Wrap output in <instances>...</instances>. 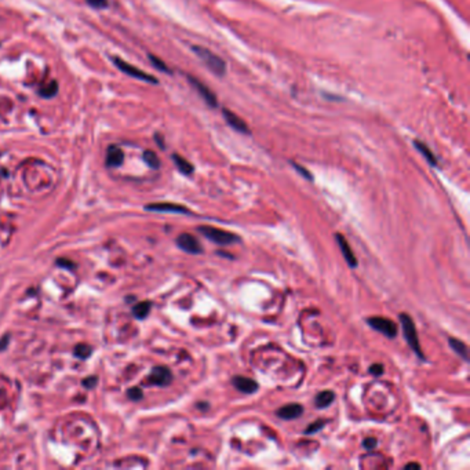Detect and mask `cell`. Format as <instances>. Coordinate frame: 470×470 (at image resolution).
<instances>
[{"mask_svg": "<svg viewBox=\"0 0 470 470\" xmlns=\"http://www.w3.org/2000/svg\"><path fill=\"white\" fill-rule=\"evenodd\" d=\"M197 231H199V233H201L205 239H208L210 241L218 244V246H231V244H236V243L240 241L239 236H236L232 232L219 229V228H214V226H199Z\"/></svg>", "mask_w": 470, "mask_h": 470, "instance_id": "cell-1", "label": "cell"}, {"mask_svg": "<svg viewBox=\"0 0 470 470\" xmlns=\"http://www.w3.org/2000/svg\"><path fill=\"white\" fill-rule=\"evenodd\" d=\"M192 50H193V52L196 54L200 60L204 62L213 73L218 75V76H223L225 75V72H226V64H225V61L221 57H218L217 54H214L213 51H210L208 49L201 47V46H193Z\"/></svg>", "mask_w": 470, "mask_h": 470, "instance_id": "cell-2", "label": "cell"}, {"mask_svg": "<svg viewBox=\"0 0 470 470\" xmlns=\"http://www.w3.org/2000/svg\"><path fill=\"white\" fill-rule=\"evenodd\" d=\"M399 319H400V324L403 327V334H404V338H405L407 343L410 345L411 349L417 353V356H418L419 359L425 360V356H423V353L420 351L418 333H417V328H415V324H414L412 319L407 313H400Z\"/></svg>", "mask_w": 470, "mask_h": 470, "instance_id": "cell-3", "label": "cell"}, {"mask_svg": "<svg viewBox=\"0 0 470 470\" xmlns=\"http://www.w3.org/2000/svg\"><path fill=\"white\" fill-rule=\"evenodd\" d=\"M113 64L116 65V68L121 70L123 73H126L128 76L134 77V79H139V80H144V82H148V83H153V84H157V79H154L152 75L146 73L144 70L138 69L137 67L134 65H130L128 62L126 61L120 60V58H113Z\"/></svg>", "mask_w": 470, "mask_h": 470, "instance_id": "cell-4", "label": "cell"}, {"mask_svg": "<svg viewBox=\"0 0 470 470\" xmlns=\"http://www.w3.org/2000/svg\"><path fill=\"white\" fill-rule=\"evenodd\" d=\"M367 323L371 325V328H374L378 333L384 334L387 338H394L397 335V325L386 317H371V319H367Z\"/></svg>", "mask_w": 470, "mask_h": 470, "instance_id": "cell-5", "label": "cell"}, {"mask_svg": "<svg viewBox=\"0 0 470 470\" xmlns=\"http://www.w3.org/2000/svg\"><path fill=\"white\" fill-rule=\"evenodd\" d=\"M177 246L188 254H201L203 252L201 243L189 233H182L177 237Z\"/></svg>", "mask_w": 470, "mask_h": 470, "instance_id": "cell-6", "label": "cell"}, {"mask_svg": "<svg viewBox=\"0 0 470 470\" xmlns=\"http://www.w3.org/2000/svg\"><path fill=\"white\" fill-rule=\"evenodd\" d=\"M188 80H189V83L195 87V90L199 93V95L204 100V102L207 103V105H210V106H213V108L217 106V97L213 94V91H211V90H210L204 83H201L199 79H196V77H193V76H188Z\"/></svg>", "mask_w": 470, "mask_h": 470, "instance_id": "cell-7", "label": "cell"}, {"mask_svg": "<svg viewBox=\"0 0 470 470\" xmlns=\"http://www.w3.org/2000/svg\"><path fill=\"white\" fill-rule=\"evenodd\" d=\"M172 381V374L167 367H156L149 375V384L156 386H167Z\"/></svg>", "mask_w": 470, "mask_h": 470, "instance_id": "cell-8", "label": "cell"}, {"mask_svg": "<svg viewBox=\"0 0 470 470\" xmlns=\"http://www.w3.org/2000/svg\"><path fill=\"white\" fill-rule=\"evenodd\" d=\"M232 384H233V386H235L239 392H241V393H244V394H251L258 390V384H256L254 379L247 378V376H243V375L233 376Z\"/></svg>", "mask_w": 470, "mask_h": 470, "instance_id": "cell-9", "label": "cell"}, {"mask_svg": "<svg viewBox=\"0 0 470 470\" xmlns=\"http://www.w3.org/2000/svg\"><path fill=\"white\" fill-rule=\"evenodd\" d=\"M148 211H157V213H175V214H189L186 207L181 204H174V203H154V204H148L145 207Z\"/></svg>", "mask_w": 470, "mask_h": 470, "instance_id": "cell-10", "label": "cell"}, {"mask_svg": "<svg viewBox=\"0 0 470 470\" xmlns=\"http://www.w3.org/2000/svg\"><path fill=\"white\" fill-rule=\"evenodd\" d=\"M335 239H336V243H338V246L341 248L342 255L345 258V261L348 262V265L351 266V268H356L357 266V259H356V256L353 254L349 243L346 241V239L342 236L341 233H336L335 235Z\"/></svg>", "mask_w": 470, "mask_h": 470, "instance_id": "cell-11", "label": "cell"}, {"mask_svg": "<svg viewBox=\"0 0 470 470\" xmlns=\"http://www.w3.org/2000/svg\"><path fill=\"white\" fill-rule=\"evenodd\" d=\"M303 412V407L301 404H297V403H291V404H287L284 405L282 408H279L276 415L279 418L285 419V420H291V419H297L302 415Z\"/></svg>", "mask_w": 470, "mask_h": 470, "instance_id": "cell-12", "label": "cell"}, {"mask_svg": "<svg viewBox=\"0 0 470 470\" xmlns=\"http://www.w3.org/2000/svg\"><path fill=\"white\" fill-rule=\"evenodd\" d=\"M222 113H223V118H225V120H226V123H228L232 128H235V130H236V131H239V133H244V134H248V133H250V130H248L247 124L244 123V120L241 119V118H239L237 115H235V113H233L232 111H229V109H223Z\"/></svg>", "mask_w": 470, "mask_h": 470, "instance_id": "cell-13", "label": "cell"}, {"mask_svg": "<svg viewBox=\"0 0 470 470\" xmlns=\"http://www.w3.org/2000/svg\"><path fill=\"white\" fill-rule=\"evenodd\" d=\"M124 160V153L119 146L111 145L106 151V166L108 167H119Z\"/></svg>", "mask_w": 470, "mask_h": 470, "instance_id": "cell-14", "label": "cell"}, {"mask_svg": "<svg viewBox=\"0 0 470 470\" xmlns=\"http://www.w3.org/2000/svg\"><path fill=\"white\" fill-rule=\"evenodd\" d=\"M335 400V394L331 390H323L320 393L317 394L316 399H315V405L317 408H327L331 403Z\"/></svg>", "mask_w": 470, "mask_h": 470, "instance_id": "cell-15", "label": "cell"}, {"mask_svg": "<svg viewBox=\"0 0 470 470\" xmlns=\"http://www.w3.org/2000/svg\"><path fill=\"white\" fill-rule=\"evenodd\" d=\"M448 343H450L451 349H453V351L455 352L459 357H462L465 361H468V360H469V356H468V346H466L463 342L459 341V339H456V338H448Z\"/></svg>", "mask_w": 470, "mask_h": 470, "instance_id": "cell-16", "label": "cell"}, {"mask_svg": "<svg viewBox=\"0 0 470 470\" xmlns=\"http://www.w3.org/2000/svg\"><path fill=\"white\" fill-rule=\"evenodd\" d=\"M172 160H174V163H175L177 168H178L182 174H185V175H190V174L193 172V170H195V168H193V166H192L186 159H184L182 156H180V154H177V153L172 154Z\"/></svg>", "mask_w": 470, "mask_h": 470, "instance_id": "cell-17", "label": "cell"}, {"mask_svg": "<svg viewBox=\"0 0 470 470\" xmlns=\"http://www.w3.org/2000/svg\"><path fill=\"white\" fill-rule=\"evenodd\" d=\"M414 146H415V148L418 149L420 153H422V156H423V157L426 159L427 162L430 163L432 166H435V167H436V166H437L436 156H435V154H433V152H432V151L429 149V146H427L426 144H423V142H420V141H418V139H417V141H414Z\"/></svg>", "mask_w": 470, "mask_h": 470, "instance_id": "cell-18", "label": "cell"}, {"mask_svg": "<svg viewBox=\"0 0 470 470\" xmlns=\"http://www.w3.org/2000/svg\"><path fill=\"white\" fill-rule=\"evenodd\" d=\"M57 93H58V83L55 80H51L49 84L42 85L39 90V94L42 95L43 98H52L57 95Z\"/></svg>", "mask_w": 470, "mask_h": 470, "instance_id": "cell-19", "label": "cell"}, {"mask_svg": "<svg viewBox=\"0 0 470 470\" xmlns=\"http://www.w3.org/2000/svg\"><path fill=\"white\" fill-rule=\"evenodd\" d=\"M149 312H151V302H139L133 308V315L139 320L145 319L149 315Z\"/></svg>", "mask_w": 470, "mask_h": 470, "instance_id": "cell-20", "label": "cell"}, {"mask_svg": "<svg viewBox=\"0 0 470 470\" xmlns=\"http://www.w3.org/2000/svg\"><path fill=\"white\" fill-rule=\"evenodd\" d=\"M144 160H145V163L151 167V168H153V170H157L159 167H160V159L157 157V154L154 153V152H152V151H145V153H144Z\"/></svg>", "mask_w": 470, "mask_h": 470, "instance_id": "cell-21", "label": "cell"}, {"mask_svg": "<svg viewBox=\"0 0 470 470\" xmlns=\"http://www.w3.org/2000/svg\"><path fill=\"white\" fill-rule=\"evenodd\" d=\"M91 354V348L85 343H80L75 348V356L79 359H87Z\"/></svg>", "mask_w": 470, "mask_h": 470, "instance_id": "cell-22", "label": "cell"}, {"mask_svg": "<svg viewBox=\"0 0 470 470\" xmlns=\"http://www.w3.org/2000/svg\"><path fill=\"white\" fill-rule=\"evenodd\" d=\"M324 425H325V420L319 419V420H316V422H313V423H310V425H309L308 429L305 430V435H312V433H315V432H319V430H321V429L324 427Z\"/></svg>", "mask_w": 470, "mask_h": 470, "instance_id": "cell-23", "label": "cell"}, {"mask_svg": "<svg viewBox=\"0 0 470 470\" xmlns=\"http://www.w3.org/2000/svg\"><path fill=\"white\" fill-rule=\"evenodd\" d=\"M149 60H151V62H152L157 69H160V70H163V72H170L168 68H167V65H166L163 61L159 60L157 57H154V55H149Z\"/></svg>", "mask_w": 470, "mask_h": 470, "instance_id": "cell-24", "label": "cell"}, {"mask_svg": "<svg viewBox=\"0 0 470 470\" xmlns=\"http://www.w3.org/2000/svg\"><path fill=\"white\" fill-rule=\"evenodd\" d=\"M291 164H292V167H294L295 170L298 171L299 174H301V175H302L303 178H306V180H309V181L313 180V177H312V174H310V172H309V171L306 170V168H303L302 166H299V164H297V163H291Z\"/></svg>", "mask_w": 470, "mask_h": 470, "instance_id": "cell-25", "label": "cell"}, {"mask_svg": "<svg viewBox=\"0 0 470 470\" xmlns=\"http://www.w3.org/2000/svg\"><path fill=\"white\" fill-rule=\"evenodd\" d=\"M142 392H141V389H138V387H134V389H130L128 390V397L131 399V400H134V402H137V400H141L142 399Z\"/></svg>", "mask_w": 470, "mask_h": 470, "instance_id": "cell-26", "label": "cell"}, {"mask_svg": "<svg viewBox=\"0 0 470 470\" xmlns=\"http://www.w3.org/2000/svg\"><path fill=\"white\" fill-rule=\"evenodd\" d=\"M376 445H378V440L374 438V437H368V438H366V440L363 441V447H364L366 450H368V451L376 448Z\"/></svg>", "mask_w": 470, "mask_h": 470, "instance_id": "cell-27", "label": "cell"}, {"mask_svg": "<svg viewBox=\"0 0 470 470\" xmlns=\"http://www.w3.org/2000/svg\"><path fill=\"white\" fill-rule=\"evenodd\" d=\"M94 9H103L108 6V0H85Z\"/></svg>", "mask_w": 470, "mask_h": 470, "instance_id": "cell-28", "label": "cell"}, {"mask_svg": "<svg viewBox=\"0 0 470 470\" xmlns=\"http://www.w3.org/2000/svg\"><path fill=\"white\" fill-rule=\"evenodd\" d=\"M369 372L375 376L382 375V374H384V366H382V364H372V366L369 367Z\"/></svg>", "mask_w": 470, "mask_h": 470, "instance_id": "cell-29", "label": "cell"}, {"mask_svg": "<svg viewBox=\"0 0 470 470\" xmlns=\"http://www.w3.org/2000/svg\"><path fill=\"white\" fill-rule=\"evenodd\" d=\"M97 382H98V378L97 376H88V378H85L84 381H83V385H84L87 389H93L95 385H97Z\"/></svg>", "mask_w": 470, "mask_h": 470, "instance_id": "cell-30", "label": "cell"}, {"mask_svg": "<svg viewBox=\"0 0 470 470\" xmlns=\"http://www.w3.org/2000/svg\"><path fill=\"white\" fill-rule=\"evenodd\" d=\"M57 264H58V266H61V268L75 269V264H73V262H70L69 259H62V258H60V259L57 261Z\"/></svg>", "mask_w": 470, "mask_h": 470, "instance_id": "cell-31", "label": "cell"}, {"mask_svg": "<svg viewBox=\"0 0 470 470\" xmlns=\"http://www.w3.org/2000/svg\"><path fill=\"white\" fill-rule=\"evenodd\" d=\"M420 466H419L418 463H408V465H405V469H419Z\"/></svg>", "mask_w": 470, "mask_h": 470, "instance_id": "cell-32", "label": "cell"}, {"mask_svg": "<svg viewBox=\"0 0 470 470\" xmlns=\"http://www.w3.org/2000/svg\"><path fill=\"white\" fill-rule=\"evenodd\" d=\"M9 343V336H4V339H3V343L0 342V351H3L4 348H6V345Z\"/></svg>", "mask_w": 470, "mask_h": 470, "instance_id": "cell-33", "label": "cell"}]
</instances>
